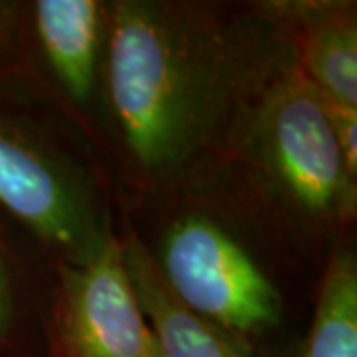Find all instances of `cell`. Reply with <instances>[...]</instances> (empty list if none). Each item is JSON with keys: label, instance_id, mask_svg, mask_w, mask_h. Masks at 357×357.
Instances as JSON below:
<instances>
[{"label": "cell", "instance_id": "6", "mask_svg": "<svg viewBox=\"0 0 357 357\" xmlns=\"http://www.w3.org/2000/svg\"><path fill=\"white\" fill-rule=\"evenodd\" d=\"M258 13L292 44L296 60L324 102L357 109L356 2L272 0Z\"/></svg>", "mask_w": 357, "mask_h": 357}, {"label": "cell", "instance_id": "11", "mask_svg": "<svg viewBox=\"0 0 357 357\" xmlns=\"http://www.w3.org/2000/svg\"><path fill=\"white\" fill-rule=\"evenodd\" d=\"M14 316V302H13V288L8 280V272L4 258L0 255V340H4L10 328H13Z\"/></svg>", "mask_w": 357, "mask_h": 357}, {"label": "cell", "instance_id": "2", "mask_svg": "<svg viewBox=\"0 0 357 357\" xmlns=\"http://www.w3.org/2000/svg\"><path fill=\"white\" fill-rule=\"evenodd\" d=\"M276 32V42L260 44L227 135L288 213L312 225L347 222L356 215L357 178L340 153L324 98L290 40Z\"/></svg>", "mask_w": 357, "mask_h": 357}, {"label": "cell", "instance_id": "3", "mask_svg": "<svg viewBox=\"0 0 357 357\" xmlns=\"http://www.w3.org/2000/svg\"><path fill=\"white\" fill-rule=\"evenodd\" d=\"M151 256L183 306L238 342L280 324L282 300L274 282L208 215L185 213L175 218Z\"/></svg>", "mask_w": 357, "mask_h": 357}, {"label": "cell", "instance_id": "5", "mask_svg": "<svg viewBox=\"0 0 357 357\" xmlns=\"http://www.w3.org/2000/svg\"><path fill=\"white\" fill-rule=\"evenodd\" d=\"M62 333L72 357H161L112 234L82 262H64Z\"/></svg>", "mask_w": 357, "mask_h": 357}, {"label": "cell", "instance_id": "10", "mask_svg": "<svg viewBox=\"0 0 357 357\" xmlns=\"http://www.w3.org/2000/svg\"><path fill=\"white\" fill-rule=\"evenodd\" d=\"M328 114L345 167L349 175L357 178V109L328 105Z\"/></svg>", "mask_w": 357, "mask_h": 357}, {"label": "cell", "instance_id": "1", "mask_svg": "<svg viewBox=\"0 0 357 357\" xmlns=\"http://www.w3.org/2000/svg\"><path fill=\"white\" fill-rule=\"evenodd\" d=\"M103 79L129 157L175 177L227 135L260 42L203 8L163 0L105 2Z\"/></svg>", "mask_w": 357, "mask_h": 357}, {"label": "cell", "instance_id": "4", "mask_svg": "<svg viewBox=\"0 0 357 357\" xmlns=\"http://www.w3.org/2000/svg\"><path fill=\"white\" fill-rule=\"evenodd\" d=\"M0 204L64 262H82L114 234L88 175L46 139L0 117Z\"/></svg>", "mask_w": 357, "mask_h": 357}, {"label": "cell", "instance_id": "9", "mask_svg": "<svg viewBox=\"0 0 357 357\" xmlns=\"http://www.w3.org/2000/svg\"><path fill=\"white\" fill-rule=\"evenodd\" d=\"M288 357H357V258L342 248L330 258L306 337Z\"/></svg>", "mask_w": 357, "mask_h": 357}, {"label": "cell", "instance_id": "8", "mask_svg": "<svg viewBox=\"0 0 357 357\" xmlns=\"http://www.w3.org/2000/svg\"><path fill=\"white\" fill-rule=\"evenodd\" d=\"M123 262L161 357H248L246 345L185 307L167 288L151 250L137 241L121 243Z\"/></svg>", "mask_w": 357, "mask_h": 357}, {"label": "cell", "instance_id": "7", "mask_svg": "<svg viewBox=\"0 0 357 357\" xmlns=\"http://www.w3.org/2000/svg\"><path fill=\"white\" fill-rule=\"evenodd\" d=\"M34 28L58 84L77 105H88L103 74L105 2L38 0Z\"/></svg>", "mask_w": 357, "mask_h": 357}]
</instances>
